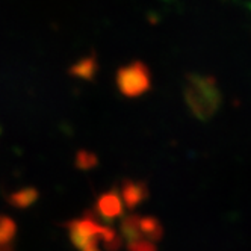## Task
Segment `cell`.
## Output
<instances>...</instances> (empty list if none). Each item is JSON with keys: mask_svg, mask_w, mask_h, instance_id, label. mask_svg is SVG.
Instances as JSON below:
<instances>
[{"mask_svg": "<svg viewBox=\"0 0 251 251\" xmlns=\"http://www.w3.org/2000/svg\"><path fill=\"white\" fill-rule=\"evenodd\" d=\"M117 86L124 97L144 96L151 88V71L142 61H133L117 71Z\"/></svg>", "mask_w": 251, "mask_h": 251, "instance_id": "3", "label": "cell"}, {"mask_svg": "<svg viewBox=\"0 0 251 251\" xmlns=\"http://www.w3.org/2000/svg\"><path fill=\"white\" fill-rule=\"evenodd\" d=\"M35 199H37V192H35L33 189H26L20 194L14 195L12 203L19 207H26V206L32 204L35 201Z\"/></svg>", "mask_w": 251, "mask_h": 251, "instance_id": "9", "label": "cell"}, {"mask_svg": "<svg viewBox=\"0 0 251 251\" xmlns=\"http://www.w3.org/2000/svg\"><path fill=\"white\" fill-rule=\"evenodd\" d=\"M99 164V159L94 153H89L86 150H80L77 153V157H76V165L77 168L83 170V171H88V170H93L96 168Z\"/></svg>", "mask_w": 251, "mask_h": 251, "instance_id": "7", "label": "cell"}, {"mask_svg": "<svg viewBox=\"0 0 251 251\" xmlns=\"http://www.w3.org/2000/svg\"><path fill=\"white\" fill-rule=\"evenodd\" d=\"M127 247H129V251H156L154 242H149V241L129 242Z\"/></svg>", "mask_w": 251, "mask_h": 251, "instance_id": "10", "label": "cell"}, {"mask_svg": "<svg viewBox=\"0 0 251 251\" xmlns=\"http://www.w3.org/2000/svg\"><path fill=\"white\" fill-rule=\"evenodd\" d=\"M97 70H99V64L94 55L83 58L82 61H79L76 65L71 67V75L75 77H80L85 80H94L96 75H97Z\"/></svg>", "mask_w": 251, "mask_h": 251, "instance_id": "6", "label": "cell"}, {"mask_svg": "<svg viewBox=\"0 0 251 251\" xmlns=\"http://www.w3.org/2000/svg\"><path fill=\"white\" fill-rule=\"evenodd\" d=\"M97 215L103 221H114L123 215V200L117 188L107 191L99 197L96 203Z\"/></svg>", "mask_w": 251, "mask_h": 251, "instance_id": "4", "label": "cell"}, {"mask_svg": "<svg viewBox=\"0 0 251 251\" xmlns=\"http://www.w3.org/2000/svg\"><path fill=\"white\" fill-rule=\"evenodd\" d=\"M121 200L127 209H135L141 203H144L149 197V186L142 180H132V178H124L121 182Z\"/></svg>", "mask_w": 251, "mask_h": 251, "instance_id": "5", "label": "cell"}, {"mask_svg": "<svg viewBox=\"0 0 251 251\" xmlns=\"http://www.w3.org/2000/svg\"><path fill=\"white\" fill-rule=\"evenodd\" d=\"M15 235V224L9 218H0V247L11 242Z\"/></svg>", "mask_w": 251, "mask_h": 251, "instance_id": "8", "label": "cell"}, {"mask_svg": "<svg viewBox=\"0 0 251 251\" xmlns=\"http://www.w3.org/2000/svg\"><path fill=\"white\" fill-rule=\"evenodd\" d=\"M68 228L71 242L80 251H117L121 247V238L117 233L101 226L94 217L71 221Z\"/></svg>", "mask_w": 251, "mask_h": 251, "instance_id": "2", "label": "cell"}, {"mask_svg": "<svg viewBox=\"0 0 251 251\" xmlns=\"http://www.w3.org/2000/svg\"><path fill=\"white\" fill-rule=\"evenodd\" d=\"M183 96L189 111L200 121L210 120L223 103L221 89L215 77L209 75L189 73L185 77Z\"/></svg>", "mask_w": 251, "mask_h": 251, "instance_id": "1", "label": "cell"}]
</instances>
